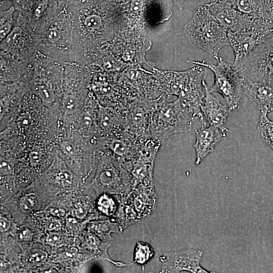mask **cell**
<instances>
[{
	"label": "cell",
	"mask_w": 273,
	"mask_h": 273,
	"mask_svg": "<svg viewBox=\"0 0 273 273\" xmlns=\"http://www.w3.org/2000/svg\"><path fill=\"white\" fill-rule=\"evenodd\" d=\"M37 204V200L34 195L29 194L23 198L21 203L23 210H27L34 208Z\"/></svg>",
	"instance_id": "cell-29"
},
{
	"label": "cell",
	"mask_w": 273,
	"mask_h": 273,
	"mask_svg": "<svg viewBox=\"0 0 273 273\" xmlns=\"http://www.w3.org/2000/svg\"><path fill=\"white\" fill-rule=\"evenodd\" d=\"M32 237V233L28 229H25L20 231L17 235L18 239L20 241H29L31 239Z\"/></svg>",
	"instance_id": "cell-35"
},
{
	"label": "cell",
	"mask_w": 273,
	"mask_h": 273,
	"mask_svg": "<svg viewBox=\"0 0 273 273\" xmlns=\"http://www.w3.org/2000/svg\"><path fill=\"white\" fill-rule=\"evenodd\" d=\"M97 207L103 213L111 216L115 214L118 206L112 197L104 193L99 198Z\"/></svg>",
	"instance_id": "cell-24"
},
{
	"label": "cell",
	"mask_w": 273,
	"mask_h": 273,
	"mask_svg": "<svg viewBox=\"0 0 273 273\" xmlns=\"http://www.w3.org/2000/svg\"><path fill=\"white\" fill-rule=\"evenodd\" d=\"M229 2L244 15L265 19L262 14L261 0H229Z\"/></svg>",
	"instance_id": "cell-19"
},
{
	"label": "cell",
	"mask_w": 273,
	"mask_h": 273,
	"mask_svg": "<svg viewBox=\"0 0 273 273\" xmlns=\"http://www.w3.org/2000/svg\"><path fill=\"white\" fill-rule=\"evenodd\" d=\"M37 94L43 104L50 106L55 102V97L52 89L46 83H40L38 86Z\"/></svg>",
	"instance_id": "cell-25"
},
{
	"label": "cell",
	"mask_w": 273,
	"mask_h": 273,
	"mask_svg": "<svg viewBox=\"0 0 273 273\" xmlns=\"http://www.w3.org/2000/svg\"><path fill=\"white\" fill-rule=\"evenodd\" d=\"M118 201L119 204L114 215L117 222L123 231L140 219L128 194L120 196Z\"/></svg>",
	"instance_id": "cell-18"
},
{
	"label": "cell",
	"mask_w": 273,
	"mask_h": 273,
	"mask_svg": "<svg viewBox=\"0 0 273 273\" xmlns=\"http://www.w3.org/2000/svg\"><path fill=\"white\" fill-rule=\"evenodd\" d=\"M91 230L102 238L111 239V233H121L123 231L120 224L117 222L104 221L93 223Z\"/></svg>",
	"instance_id": "cell-22"
},
{
	"label": "cell",
	"mask_w": 273,
	"mask_h": 273,
	"mask_svg": "<svg viewBox=\"0 0 273 273\" xmlns=\"http://www.w3.org/2000/svg\"><path fill=\"white\" fill-rule=\"evenodd\" d=\"M158 98L134 100L121 107L126 130L141 142L151 138L150 133L151 120Z\"/></svg>",
	"instance_id": "cell-8"
},
{
	"label": "cell",
	"mask_w": 273,
	"mask_h": 273,
	"mask_svg": "<svg viewBox=\"0 0 273 273\" xmlns=\"http://www.w3.org/2000/svg\"><path fill=\"white\" fill-rule=\"evenodd\" d=\"M273 24L262 18L232 30H227L229 46L234 53V67L254 50L270 32Z\"/></svg>",
	"instance_id": "cell-7"
},
{
	"label": "cell",
	"mask_w": 273,
	"mask_h": 273,
	"mask_svg": "<svg viewBox=\"0 0 273 273\" xmlns=\"http://www.w3.org/2000/svg\"><path fill=\"white\" fill-rule=\"evenodd\" d=\"M128 195L140 219L149 216L155 211L158 202L155 185H138Z\"/></svg>",
	"instance_id": "cell-16"
},
{
	"label": "cell",
	"mask_w": 273,
	"mask_h": 273,
	"mask_svg": "<svg viewBox=\"0 0 273 273\" xmlns=\"http://www.w3.org/2000/svg\"><path fill=\"white\" fill-rule=\"evenodd\" d=\"M11 226L10 221L3 217H1L0 219V230L2 232L8 231Z\"/></svg>",
	"instance_id": "cell-40"
},
{
	"label": "cell",
	"mask_w": 273,
	"mask_h": 273,
	"mask_svg": "<svg viewBox=\"0 0 273 273\" xmlns=\"http://www.w3.org/2000/svg\"><path fill=\"white\" fill-rule=\"evenodd\" d=\"M209 7L213 16L227 30L245 26L256 18L240 13L229 2L214 4Z\"/></svg>",
	"instance_id": "cell-15"
},
{
	"label": "cell",
	"mask_w": 273,
	"mask_h": 273,
	"mask_svg": "<svg viewBox=\"0 0 273 273\" xmlns=\"http://www.w3.org/2000/svg\"><path fill=\"white\" fill-rule=\"evenodd\" d=\"M141 142L126 130L116 135L99 138L97 148L109 150L130 171Z\"/></svg>",
	"instance_id": "cell-11"
},
{
	"label": "cell",
	"mask_w": 273,
	"mask_h": 273,
	"mask_svg": "<svg viewBox=\"0 0 273 273\" xmlns=\"http://www.w3.org/2000/svg\"><path fill=\"white\" fill-rule=\"evenodd\" d=\"M62 152L67 156H72L75 154L76 148L75 144L69 141H64L60 145Z\"/></svg>",
	"instance_id": "cell-30"
},
{
	"label": "cell",
	"mask_w": 273,
	"mask_h": 273,
	"mask_svg": "<svg viewBox=\"0 0 273 273\" xmlns=\"http://www.w3.org/2000/svg\"><path fill=\"white\" fill-rule=\"evenodd\" d=\"M197 65L184 71H156L154 75L162 94L166 97L176 96L180 99L202 124L205 122L201 111L205 95V72L202 66Z\"/></svg>",
	"instance_id": "cell-1"
},
{
	"label": "cell",
	"mask_w": 273,
	"mask_h": 273,
	"mask_svg": "<svg viewBox=\"0 0 273 273\" xmlns=\"http://www.w3.org/2000/svg\"><path fill=\"white\" fill-rule=\"evenodd\" d=\"M210 69L213 73L214 80L209 90L219 94L224 99L231 111L239 106L242 91V79L233 65L219 57L216 65L203 61H190Z\"/></svg>",
	"instance_id": "cell-5"
},
{
	"label": "cell",
	"mask_w": 273,
	"mask_h": 273,
	"mask_svg": "<svg viewBox=\"0 0 273 273\" xmlns=\"http://www.w3.org/2000/svg\"><path fill=\"white\" fill-rule=\"evenodd\" d=\"M184 33L192 46L204 51L216 61L220 51L229 46L227 30L215 19L206 5L198 4L184 27Z\"/></svg>",
	"instance_id": "cell-2"
},
{
	"label": "cell",
	"mask_w": 273,
	"mask_h": 273,
	"mask_svg": "<svg viewBox=\"0 0 273 273\" xmlns=\"http://www.w3.org/2000/svg\"><path fill=\"white\" fill-rule=\"evenodd\" d=\"M47 253L41 249H35L32 250L29 255V261L33 263H40L47 258Z\"/></svg>",
	"instance_id": "cell-28"
},
{
	"label": "cell",
	"mask_w": 273,
	"mask_h": 273,
	"mask_svg": "<svg viewBox=\"0 0 273 273\" xmlns=\"http://www.w3.org/2000/svg\"><path fill=\"white\" fill-rule=\"evenodd\" d=\"M12 30V23L8 22L1 23V40L5 39L11 32Z\"/></svg>",
	"instance_id": "cell-32"
},
{
	"label": "cell",
	"mask_w": 273,
	"mask_h": 273,
	"mask_svg": "<svg viewBox=\"0 0 273 273\" xmlns=\"http://www.w3.org/2000/svg\"><path fill=\"white\" fill-rule=\"evenodd\" d=\"M87 212L88 207L86 206H83L80 204L76 206L75 215L78 218L80 219L84 218L86 216Z\"/></svg>",
	"instance_id": "cell-36"
},
{
	"label": "cell",
	"mask_w": 273,
	"mask_h": 273,
	"mask_svg": "<svg viewBox=\"0 0 273 273\" xmlns=\"http://www.w3.org/2000/svg\"><path fill=\"white\" fill-rule=\"evenodd\" d=\"M242 91L261 114L273 111V86L242 81Z\"/></svg>",
	"instance_id": "cell-17"
},
{
	"label": "cell",
	"mask_w": 273,
	"mask_h": 273,
	"mask_svg": "<svg viewBox=\"0 0 273 273\" xmlns=\"http://www.w3.org/2000/svg\"><path fill=\"white\" fill-rule=\"evenodd\" d=\"M14 11L13 7L10 8L9 10L5 11H1V23L2 22H11L13 21V14Z\"/></svg>",
	"instance_id": "cell-34"
},
{
	"label": "cell",
	"mask_w": 273,
	"mask_h": 273,
	"mask_svg": "<svg viewBox=\"0 0 273 273\" xmlns=\"http://www.w3.org/2000/svg\"><path fill=\"white\" fill-rule=\"evenodd\" d=\"M161 142L149 138L141 142L136 158L132 163L130 173L132 188L139 184L155 185L154 168Z\"/></svg>",
	"instance_id": "cell-9"
},
{
	"label": "cell",
	"mask_w": 273,
	"mask_h": 273,
	"mask_svg": "<svg viewBox=\"0 0 273 273\" xmlns=\"http://www.w3.org/2000/svg\"><path fill=\"white\" fill-rule=\"evenodd\" d=\"M61 240V237L59 234L51 232L47 236L46 242L51 246H56L60 242Z\"/></svg>",
	"instance_id": "cell-33"
},
{
	"label": "cell",
	"mask_w": 273,
	"mask_h": 273,
	"mask_svg": "<svg viewBox=\"0 0 273 273\" xmlns=\"http://www.w3.org/2000/svg\"><path fill=\"white\" fill-rule=\"evenodd\" d=\"M30 157L31 161L33 163L38 162L40 159V155L37 152H31Z\"/></svg>",
	"instance_id": "cell-44"
},
{
	"label": "cell",
	"mask_w": 273,
	"mask_h": 273,
	"mask_svg": "<svg viewBox=\"0 0 273 273\" xmlns=\"http://www.w3.org/2000/svg\"><path fill=\"white\" fill-rule=\"evenodd\" d=\"M50 212L52 215L57 217H62L65 214V210L61 208H52Z\"/></svg>",
	"instance_id": "cell-42"
},
{
	"label": "cell",
	"mask_w": 273,
	"mask_h": 273,
	"mask_svg": "<svg viewBox=\"0 0 273 273\" xmlns=\"http://www.w3.org/2000/svg\"><path fill=\"white\" fill-rule=\"evenodd\" d=\"M155 252L152 246L146 242L138 241L136 243L133 254L134 263L144 266L154 256Z\"/></svg>",
	"instance_id": "cell-20"
},
{
	"label": "cell",
	"mask_w": 273,
	"mask_h": 273,
	"mask_svg": "<svg viewBox=\"0 0 273 273\" xmlns=\"http://www.w3.org/2000/svg\"><path fill=\"white\" fill-rule=\"evenodd\" d=\"M205 95L201 106V111L204 120L209 125L220 130L225 135L230 132L226 123L231 111L226 104H222L218 97L212 95L204 80Z\"/></svg>",
	"instance_id": "cell-12"
},
{
	"label": "cell",
	"mask_w": 273,
	"mask_h": 273,
	"mask_svg": "<svg viewBox=\"0 0 273 273\" xmlns=\"http://www.w3.org/2000/svg\"><path fill=\"white\" fill-rule=\"evenodd\" d=\"M261 3L263 18L273 24V0H261Z\"/></svg>",
	"instance_id": "cell-27"
},
{
	"label": "cell",
	"mask_w": 273,
	"mask_h": 273,
	"mask_svg": "<svg viewBox=\"0 0 273 273\" xmlns=\"http://www.w3.org/2000/svg\"><path fill=\"white\" fill-rule=\"evenodd\" d=\"M85 28L90 31L99 30L103 26L102 19L97 15H90L85 17L84 21Z\"/></svg>",
	"instance_id": "cell-26"
},
{
	"label": "cell",
	"mask_w": 273,
	"mask_h": 273,
	"mask_svg": "<svg viewBox=\"0 0 273 273\" xmlns=\"http://www.w3.org/2000/svg\"><path fill=\"white\" fill-rule=\"evenodd\" d=\"M62 108L67 116L74 115L81 108V103L75 95L67 94L63 99Z\"/></svg>",
	"instance_id": "cell-23"
},
{
	"label": "cell",
	"mask_w": 273,
	"mask_h": 273,
	"mask_svg": "<svg viewBox=\"0 0 273 273\" xmlns=\"http://www.w3.org/2000/svg\"><path fill=\"white\" fill-rule=\"evenodd\" d=\"M1 171L4 174H9L12 172V166L11 164L6 161H1Z\"/></svg>",
	"instance_id": "cell-41"
},
{
	"label": "cell",
	"mask_w": 273,
	"mask_h": 273,
	"mask_svg": "<svg viewBox=\"0 0 273 273\" xmlns=\"http://www.w3.org/2000/svg\"><path fill=\"white\" fill-rule=\"evenodd\" d=\"M257 130L264 143L273 150V121L267 115L260 114Z\"/></svg>",
	"instance_id": "cell-21"
},
{
	"label": "cell",
	"mask_w": 273,
	"mask_h": 273,
	"mask_svg": "<svg viewBox=\"0 0 273 273\" xmlns=\"http://www.w3.org/2000/svg\"><path fill=\"white\" fill-rule=\"evenodd\" d=\"M203 255L202 250L196 249H186L166 252L159 258L161 263L160 272H210L200 265Z\"/></svg>",
	"instance_id": "cell-10"
},
{
	"label": "cell",
	"mask_w": 273,
	"mask_h": 273,
	"mask_svg": "<svg viewBox=\"0 0 273 273\" xmlns=\"http://www.w3.org/2000/svg\"><path fill=\"white\" fill-rule=\"evenodd\" d=\"M61 228V223L59 220L49 221L47 224V228L50 231H58Z\"/></svg>",
	"instance_id": "cell-38"
},
{
	"label": "cell",
	"mask_w": 273,
	"mask_h": 273,
	"mask_svg": "<svg viewBox=\"0 0 273 273\" xmlns=\"http://www.w3.org/2000/svg\"><path fill=\"white\" fill-rule=\"evenodd\" d=\"M186 1L187 0H174L175 5L180 10L183 9L184 4Z\"/></svg>",
	"instance_id": "cell-45"
},
{
	"label": "cell",
	"mask_w": 273,
	"mask_h": 273,
	"mask_svg": "<svg viewBox=\"0 0 273 273\" xmlns=\"http://www.w3.org/2000/svg\"><path fill=\"white\" fill-rule=\"evenodd\" d=\"M46 37L47 39L51 42H57L61 37L60 31L57 27H51L47 30Z\"/></svg>",
	"instance_id": "cell-31"
},
{
	"label": "cell",
	"mask_w": 273,
	"mask_h": 273,
	"mask_svg": "<svg viewBox=\"0 0 273 273\" xmlns=\"http://www.w3.org/2000/svg\"><path fill=\"white\" fill-rule=\"evenodd\" d=\"M97 125L99 138L116 135L126 130L122 110L119 107L99 104Z\"/></svg>",
	"instance_id": "cell-13"
},
{
	"label": "cell",
	"mask_w": 273,
	"mask_h": 273,
	"mask_svg": "<svg viewBox=\"0 0 273 273\" xmlns=\"http://www.w3.org/2000/svg\"><path fill=\"white\" fill-rule=\"evenodd\" d=\"M166 98L162 94L157 99L150 127L151 138L161 142L172 135L190 131L196 117L180 99L168 102Z\"/></svg>",
	"instance_id": "cell-3"
},
{
	"label": "cell",
	"mask_w": 273,
	"mask_h": 273,
	"mask_svg": "<svg viewBox=\"0 0 273 273\" xmlns=\"http://www.w3.org/2000/svg\"><path fill=\"white\" fill-rule=\"evenodd\" d=\"M234 68L243 81L273 86V31Z\"/></svg>",
	"instance_id": "cell-4"
},
{
	"label": "cell",
	"mask_w": 273,
	"mask_h": 273,
	"mask_svg": "<svg viewBox=\"0 0 273 273\" xmlns=\"http://www.w3.org/2000/svg\"><path fill=\"white\" fill-rule=\"evenodd\" d=\"M21 30L19 27H16L12 30L9 34L5 38L8 43H11L12 42L14 38L17 34L20 33Z\"/></svg>",
	"instance_id": "cell-39"
},
{
	"label": "cell",
	"mask_w": 273,
	"mask_h": 273,
	"mask_svg": "<svg viewBox=\"0 0 273 273\" xmlns=\"http://www.w3.org/2000/svg\"><path fill=\"white\" fill-rule=\"evenodd\" d=\"M58 177L62 181L70 184L72 180V174L67 170L61 171L58 173Z\"/></svg>",
	"instance_id": "cell-37"
},
{
	"label": "cell",
	"mask_w": 273,
	"mask_h": 273,
	"mask_svg": "<svg viewBox=\"0 0 273 273\" xmlns=\"http://www.w3.org/2000/svg\"><path fill=\"white\" fill-rule=\"evenodd\" d=\"M94 184L120 196L128 195L132 188L130 172L110 152H101Z\"/></svg>",
	"instance_id": "cell-6"
},
{
	"label": "cell",
	"mask_w": 273,
	"mask_h": 273,
	"mask_svg": "<svg viewBox=\"0 0 273 273\" xmlns=\"http://www.w3.org/2000/svg\"><path fill=\"white\" fill-rule=\"evenodd\" d=\"M229 1V0H200L198 4L206 5L210 6L214 4Z\"/></svg>",
	"instance_id": "cell-43"
},
{
	"label": "cell",
	"mask_w": 273,
	"mask_h": 273,
	"mask_svg": "<svg viewBox=\"0 0 273 273\" xmlns=\"http://www.w3.org/2000/svg\"><path fill=\"white\" fill-rule=\"evenodd\" d=\"M196 141L193 146L196 153L195 164H200L205 158L214 151L221 139L225 138L220 130L207 123L201 124L199 129L195 131Z\"/></svg>",
	"instance_id": "cell-14"
}]
</instances>
